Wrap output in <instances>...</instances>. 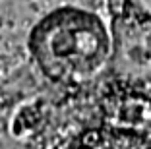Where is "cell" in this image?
<instances>
[{"label":"cell","instance_id":"cell-2","mask_svg":"<svg viewBox=\"0 0 151 149\" xmlns=\"http://www.w3.org/2000/svg\"><path fill=\"white\" fill-rule=\"evenodd\" d=\"M111 56L114 85L151 93V12L142 0H109Z\"/></svg>","mask_w":151,"mask_h":149},{"label":"cell","instance_id":"cell-3","mask_svg":"<svg viewBox=\"0 0 151 149\" xmlns=\"http://www.w3.org/2000/svg\"><path fill=\"white\" fill-rule=\"evenodd\" d=\"M103 124L120 137L151 140V93L112 85L103 99Z\"/></svg>","mask_w":151,"mask_h":149},{"label":"cell","instance_id":"cell-1","mask_svg":"<svg viewBox=\"0 0 151 149\" xmlns=\"http://www.w3.org/2000/svg\"><path fill=\"white\" fill-rule=\"evenodd\" d=\"M29 50L49 79L78 87L105 72L111 43L95 14L60 8L35 25L29 37Z\"/></svg>","mask_w":151,"mask_h":149}]
</instances>
